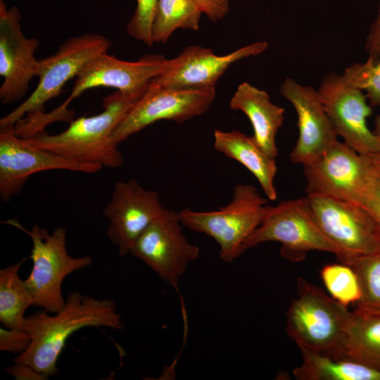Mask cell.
<instances>
[{
  "label": "cell",
  "mask_w": 380,
  "mask_h": 380,
  "mask_svg": "<svg viewBox=\"0 0 380 380\" xmlns=\"http://www.w3.org/2000/svg\"><path fill=\"white\" fill-rule=\"evenodd\" d=\"M24 260L0 270V322L6 328L24 329L25 312L33 305L32 296L18 274Z\"/></svg>",
  "instance_id": "obj_23"
},
{
  "label": "cell",
  "mask_w": 380,
  "mask_h": 380,
  "mask_svg": "<svg viewBox=\"0 0 380 380\" xmlns=\"http://www.w3.org/2000/svg\"><path fill=\"white\" fill-rule=\"evenodd\" d=\"M374 125L373 132L380 140V114L375 117Z\"/></svg>",
  "instance_id": "obj_34"
},
{
  "label": "cell",
  "mask_w": 380,
  "mask_h": 380,
  "mask_svg": "<svg viewBox=\"0 0 380 380\" xmlns=\"http://www.w3.org/2000/svg\"><path fill=\"white\" fill-rule=\"evenodd\" d=\"M14 365H11L5 369V371L13 376L18 380H44L49 377L31 366L24 364L14 362Z\"/></svg>",
  "instance_id": "obj_33"
},
{
  "label": "cell",
  "mask_w": 380,
  "mask_h": 380,
  "mask_svg": "<svg viewBox=\"0 0 380 380\" xmlns=\"http://www.w3.org/2000/svg\"><path fill=\"white\" fill-rule=\"evenodd\" d=\"M317 91L337 135L344 143L359 153H380V140L367 125L372 107L362 91L347 85L336 72L325 75Z\"/></svg>",
  "instance_id": "obj_13"
},
{
  "label": "cell",
  "mask_w": 380,
  "mask_h": 380,
  "mask_svg": "<svg viewBox=\"0 0 380 380\" xmlns=\"http://www.w3.org/2000/svg\"><path fill=\"white\" fill-rule=\"evenodd\" d=\"M169 59L160 54H146L136 61H125L107 52L88 62L76 76L69 97L57 108L56 114L68 120L73 112L68 110L71 101L85 91L96 87H110L120 93L141 98L150 82L162 74Z\"/></svg>",
  "instance_id": "obj_10"
},
{
  "label": "cell",
  "mask_w": 380,
  "mask_h": 380,
  "mask_svg": "<svg viewBox=\"0 0 380 380\" xmlns=\"http://www.w3.org/2000/svg\"><path fill=\"white\" fill-rule=\"evenodd\" d=\"M158 0H137L135 11L127 25V32L147 46H152V26Z\"/></svg>",
  "instance_id": "obj_28"
},
{
  "label": "cell",
  "mask_w": 380,
  "mask_h": 380,
  "mask_svg": "<svg viewBox=\"0 0 380 380\" xmlns=\"http://www.w3.org/2000/svg\"><path fill=\"white\" fill-rule=\"evenodd\" d=\"M341 76L347 85L362 91L372 107H380V57L353 63Z\"/></svg>",
  "instance_id": "obj_27"
},
{
  "label": "cell",
  "mask_w": 380,
  "mask_h": 380,
  "mask_svg": "<svg viewBox=\"0 0 380 380\" xmlns=\"http://www.w3.org/2000/svg\"><path fill=\"white\" fill-rule=\"evenodd\" d=\"M111 42L105 36L85 33L72 37L57 51L39 59V82L32 93L18 107L0 120V130L11 129L21 119L45 112V104L61 93L65 83L76 77L90 61L106 53Z\"/></svg>",
  "instance_id": "obj_6"
},
{
  "label": "cell",
  "mask_w": 380,
  "mask_h": 380,
  "mask_svg": "<svg viewBox=\"0 0 380 380\" xmlns=\"http://www.w3.org/2000/svg\"><path fill=\"white\" fill-rule=\"evenodd\" d=\"M334 358L380 369V308L357 305L350 312L343 341Z\"/></svg>",
  "instance_id": "obj_20"
},
{
  "label": "cell",
  "mask_w": 380,
  "mask_h": 380,
  "mask_svg": "<svg viewBox=\"0 0 380 380\" xmlns=\"http://www.w3.org/2000/svg\"><path fill=\"white\" fill-rule=\"evenodd\" d=\"M20 21L19 9L8 8L0 0V75L3 78L0 100L3 105L22 99L37 75L39 59L34 53L39 42L23 34Z\"/></svg>",
  "instance_id": "obj_15"
},
{
  "label": "cell",
  "mask_w": 380,
  "mask_h": 380,
  "mask_svg": "<svg viewBox=\"0 0 380 380\" xmlns=\"http://www.w3.org/2000/svg\"><path fill=\"white\" fill-rule=\"evenodd\" d=\"M267 202L255 186L239 184L227 205L206 212L184 208L178 214L182 225L213 238L220 246L221 260L229 263L246 251L245 241L261 223Z\"/></svg>",
  "instance_id": "obj_4"
},
{
  "label": "cell",
  "mask_w": 380,
  "mask_h": 380,
  "mask_svg": "<svg viewBox=\"0 0 380 380\" xmlns=\"http://www.w3.org/2000/svg\"><path fill=\"white\" fill-rule=\"evenodd\" d=\"M53 314L43 310L25 317L24 329L31 342L24 353L13 359L14 362L28 365L48 377L58 372L57 361L73 333L84 327L123 328L113 300L96 299L78 291L69 293L64 306Z\"/></svg>",
  "instance_id": "obj_1"
},
{
  "label": "cell",
  "mask_w": 380,
  "mask_h": 380,
  "mask_svg": "<svg viewBox=\"0 0 380 380\" xmlns=\"http://www.w3.org/2000/svg\"><path fill=\"white\" fill-rule=\"evenodd\" d=\"M300 350L303 361L293 371L298 380H380V369L308 349Z\"/></svg>",
  "instance_id": "obj_22"
},
{
  "label": "cell",
  "mask_w": 380,
  "mask_h": 380,
  "mask_svg": "<svg viewBox=\"0 0 380 380\" xmlns=\"http://www.w3.org/2000/svg\"><path fill=\"white\" fill-rule=\"evenodd\" d=\"M215 97V88L206 89H175L150 82L113 133L115 142L127 140L132 134L161 120L183 123L204 114Z\"/></svg>",
  "instance_id": "obj_11"
},
{
  "label": "cell",
  "mask_w": 380,
  "mask_h": 380,
  "mask_svg": "<svg viewBox=\"0 0 380 380\" xmlns=\"http://www.w3.org/2000/svg\"><path fill=\"white\" fill-rule=\"evenodd\" d=\"M234 110L249 119L255 143L269 156H277L276 136L284 120V108L273 103L268 93L248 82L241 83L229 101Z\"/></svg>",
  "instance_id": "obj_19"
},
{
  "label": "cell",
  "mask_w": 380,
  "mask_h": 380,
  "mask_svg": "<svg viewBox=\"0 0 380 380\" xmlns=\"http://www.w3.org/2000/svg\"><path fill=\"white\" fill-rule=\"evenodd\" d=\"M270 241L280 243L281 254L292 261L304 259L310 251L337 255L336 248L312 217L304 197L267 205L261 223L244 246L247 250Z\"/></svg>",
  "instance_id": "obj_8"
},
{
  "label": "cell",
  "mask_w": 380,
  "mask_h": 380,
  "mask_svg": "<svg viewBox=\"0 0 380 380\" xmlns=\"http://www.w3.org/2000/svg\"><path fill=\"white\" fill-rule=\"evenodd\" d=\"M139 99L116 91L103 99L101 113L72 120L59 134L51 135L44 130L26 139L36 147L69 159L103 167H119L123 163V155L113 133Z\"/></svg>",
  "instance_id": "obj_2"
},
{
  "label": "cell",
  "mask_w": 380,
  "mask_h": 380,
  "mask_svg": "<svg viewBox=\"0 0 380 380\" xmlns=\"http://www.w3.org/2000/svg\"><path fill=\"white\" fill-rule=\"evenodd\" d=\"M379 165V164H378ZM380 227V167L371 180L360 203Z\"/></svg>",
  "instance_id": "obj_30"
},
{
  "label": "cell",
  "mask_w": 380,
  "mask_h": 380,
  "mask_svg": "<svg viewBox=\"0 0 380 380\" xmlns=\"http://www.w3.org/2000/svg\"><path fill=\"white\" fill-rule=\"evenodd\" d=\"M356 272L362 289V298L356 305L380 308V252L346 258Z\"/></svg>",
  "instance_id": "obj_26"
},
{
  "label": "cell",
  "mask_w": 380,
  "mask_h": 380,
  "mask_svg": "<svg viewBox=\"0 0 380 380\" xmlns=\"http://www.w3.org/2000/svg\"><path fill=\"white\" fill-rule=\"evenodd\" d=\"M375 156H376V160H377L379 166V167H380V153H377V154H375Z\"/></svg>",
  "instance_id": "obj_35"
},
{
  "label": "cell",
  "mask_w": 380,
  "mask_h": 380,
  "mask_svg": "<svg viewBox=\"0 0 380 380\" xmlns=\"http://www.w3.org/2000/svg\"><path fill=\"white\" fill-rule=\"evenodd\" d=\"M378 167L375 154L359 153L338 140L316 160L303 165L305 191L360 205Z\"/></svg>",
  "instance_id": "obj_7"
},
{
  "label": "cell",
  "mask_w": 380,
  "mask_h": 380,
  "mask_svg": "<svg viewBox=\"0 0 380 380\" xmlns=\"http://www.w3.org/2000/svg\"><path fill=\"white\" fill-rule=\"evenodd\" d=\"M365 48L368 57H380V0L376 17L371 23L366 37Z\"/></svg>",
  "instance_id": "obj_32"
},
{
  "label": "cell",
  "mask_w": 380,
  "mask_h": 380,
  "mask_svg": "<svg viewBox=\"0 0 380 380\" xmlns=\"http://www.w3.org/2000/svg\"><path fill=\"white\" fill-rule=\"evenodd\" d=\"M201 15L192 0H158L152 26L153 43H165L177 29L198 30Z\"/></svg>",
  "instance_id": "obj_24"
},
{
  "label": "cell",
  "mask_w": 380,
  "mask_h": 380,
  "mask_svg": "<svg viewBox=\"0 0 380 380\" xmlns=\"http://www.w3.org/2000/svg\"><path fill=\"white\" fill-rule=\"evenodd\" d=\"M304 198L340 261L380 252V227L362 205L319 195Z\"/></svg>",
  "instance_id": "obj_9"
},
{
  "label": "cell",
  "mask_w": 380,
  "mask_h": 380,
  "mask_svg": "<svg viewBox=\"0 0 380 380\" xmlns=\"http://www.w3.org/2000/svg\"><path fill=\"white\" fill-rule=\"evenodd\" d=\"M280 94L293 106L297 115L298 137L290 155L295 164L306 165L316 160L338 141L317 89L286 77Z\"/></svg>",
  "instance_id": "obj_17"
},
{
  "label": "cell",
  "mask_w": 380,
  "mask_h": 380,
  "mask_svg": "<svg viewBox=\"0 0 380 380\" xmlns=\"http://www.w3.org/2000/svg\"><path fill=\"white\" fill-rule=\"evenodd\" d=\"M320 277L329 296L348 307L357 304L362 298L358 277L351 266L341 262L324 265Z\"/></svg>",
  "instance_id": "obj_25"
},
{
  "label": "cell",
  "mask_w": 380,
  "mask_h": 380,
  "mask_svg": "<svg viewBox=\"0 0 380 380\" xmlns=\"http://www.w3.org/2000/svg\"><path fill=\"white\" fill-rule=\"evenodd\" d=\"M103 167L69 159L51 151L32 145L12 129L0 130V196L9 202L18 194L29 177L49 170H66L84 173H96Z\"/></svg>",
  "instance_id": "obj_14"
},
{
  "label": "cell",
  "mask_w": 380,
  "mask_h": 380,
  "mask_svg": "<svg viewBox=\"0 0 380 380\" xmlns=\"http://www.w3.org/2000/svg\"><path fill=\"white\" fill-rule=\"evenodd\" d=\"M296 298L286 314V333L301 348L334 357L343 341L350 312L323 289L297 279Z\"/></svg>",
  "instance_id": "obj_3"
},
{
  "label": "cell",
  "mask_w": 380,
  "mask_h": 380,
  "mask_svg": "<svg viewBox=\"0 0 380 380\" xmlns=\"http://www.w3.org/2000/svg\"><path fill=\"white\" fill-rule=\"evenodd\" d=\"M214 147L226 157L247 168L258 181L265 196L272 201L277 198L274 186L277 174L275 158L266 153L253 138L238 130L214 132Z\"/></svg>",
  "instance_id": "obj_21"
},
{
  "label": "cell",
  "mask_w": 380,
  "mask_h": 380,
  "mask_svg": "<svg viewBox=\"0 0 380 380\" xmlns=\"http://www.w3.org/2000/svg\"><path fill=\"white\" fill-rule=\"evenodd\" d=\"M202 14L212 22L223 19L229 11L230 0H192Z\"/></svg>",
  "instance_id": "obj_31"
},
{
  "label": "cell",
  "mask_w": 380,
  "mask_h": 380,
  "mask_svg": "<svg viewBox=\"0 0 380 380\" xmlns=\"http://www.w3.org/2000/svg\"><path fill=\"white\" fill-rule=\"evenodd\" d=\"M165 210L158 194L144 189L135 179L116 182L103 214L109 222L107 236L120 255L129 253L140 235Z\"/></svg>",
  "instance_id": "obj_16"
},
{
  "label": "cell",
  "mask_w": 380,
  "mask_h": 380,
  "mask_svg": "<svg viewBox=\"0 0 380 380\" xmlns=\"http://www.w3.org/2000/svg\"><path fill=\"white\" fill-rule=\"evenodd\" d=\"M31 337L21 329L0 328V350L15 354L24 353L30 346Z\"/></svg>",
  "instance_id": "obj_29"
},
{
  "label": "cell",
  "mask_w": 380,
  "mask_h": 380,
  "mask_svg": "<svg viewBox=\"0 0 380 380\" xmlns=\"http://www.w3.org/2000/svg\"><path fill=\"white\" fill-rule=\"evenodd\" d=\"M182 225L178 213L166 209L140 235L129 252L175 289L188 265L200 253L199 248L182 234Z\"/></svg>",
  "instance_id": "obj_12"
},
{
  "label": "cell",
  "mask_w": 380,
  "mask_h": 380,
  "mask_svg": "<svg viewBox=\"0 0 380 380\" xmlns=\"http://www.w3.org/2000/svg\"><path fill=\"white\" fill-rule=\"evenodd\" d=\"M268 44L260 41L241 47L224 56L209 48L194 45L186 47L177 57L169 59L165 70L151 83L164 87L187 89L215 88L226 70L235 62L258 56L267 50Z\"/></svg>",
  "instance_id": "obj_18"
},
{
  "label": "cell",
  "mask_w": 380,
  "mask_h": 380,
  "mask_svg": "<svg viewBox=\"0 0 380 380\" xmlns=\"http://www.w3.org/2000/svg\"><path fill=\"white\" fill-rule=\"evenodd\" d=\"M26 233L32 240L30 259L32 270L25 279L33 298V305L49 313L58 312L65 300L62 294L64 279L75 271L91 265L89 256L74 258L69 255L66 246V229L58 227L52 233L38 225L30 230L25 229L15 219L3 222Z\"/></svg>",
  "instance_id": "obj_5"
}]
</instances>
